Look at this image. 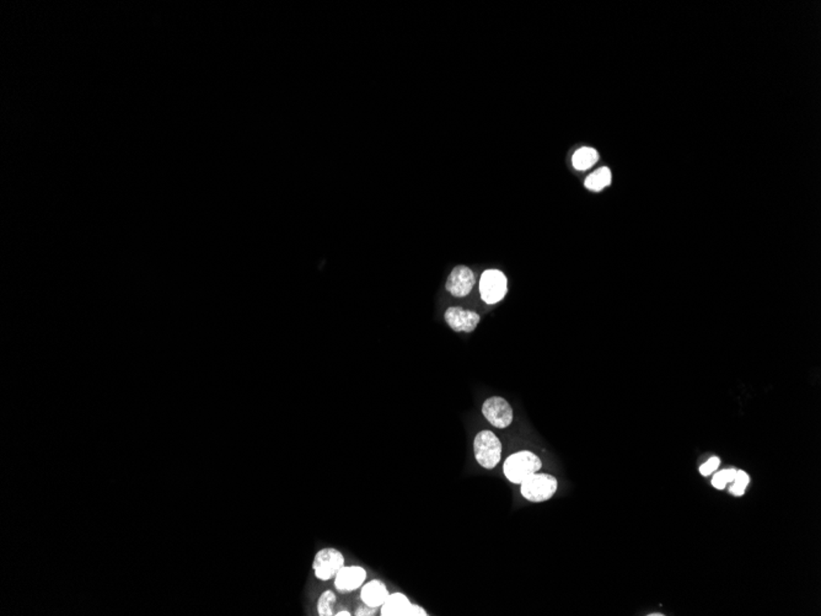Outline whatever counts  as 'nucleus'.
<instances>
[{
	"instance_id": "nucleus-1",
	"label": "nucleus",
	"mask_w": 821,
	"mask_h": 616,
	"mask_svg": "<svg viewBox=\"0 0 821 616\" xmlns=\"http://www.w3.org/2000/svg\"><path fill=\"white\" fill-rule=\"evenodd\" d=\"M541 467H543V461L535 453L530 451H522L508 456L507 460L504 461V465H503V472H504V476L507 477L508 481L515 484V485H520L524 480L528 479L529 476L534 475L541 470Z\"/></svg>"
},
{
	"instance_id": "nucleus-2",
	"label": "nucleus",
	"mask_w": 821,
	"mask_h": 616,
	"mask_svg": "<svg viewBox=\"0 0 821 616\" xmlns=\"http://www.w3.org/2000/svg\"><path fill=\"white\" fill-rule=\"evenodd\" d=\"M558 488L557 479L550 474L536 472L520 484V493L529 502L541 503L552 498Z\"/></svg>"
},
{
	"instance_id": "nucleus-3",
	"label": "nucleus",
	"mask_w": 821,
	"mask_h": 616,
	"mask_svg": "<svg viewBox=\"0 0 821 616\" xmlns=\"http://www.w3.org/2000/svg\"><path fill=\"white\" fill-rule=\"evenodd\" d=\"M475 459L483 469L492 470L502 458V443L492 431H482L473 441Z\"/></svg>"
},
{
	"instance_id": "nucleus-4",
	"label": "nucleus",
	"mask_w": 821,
	"mask_h": 616,
	"mask_svg": "<svg viewBox=\"0 0 821 616\" xmlns=\"http://www.w3.org/2000/svg\"><path fill=\"white\" fill-rule=\"evenodd\" d=\"M344 565L346 559L342 552L334 547H324L315 555L313 571L319 581L329 582L334 580Z\"/></svg>"
},
{
	"instance_id": "nucleus-5",
	"label": "nucleus",
	"mask_w": 821,
	"mask_h": 616,
	"mask_svg": "<svg viewBox=\"0 0 821 616\" xmlns=\"http://www.w3.org/2000/svg\"><path fill=\"white\" fill-rule=\"evenodd\" d=\"M480 293L487 304L502 301L507 294V277L501 271H484L480 280Z\"/></svg>"
},
{
	"instance_id": "nucleus-6",
	"label": "nucleus",
	"mask_w": 821,
	"mask_h": 616,
	"mask_svg": "<svg viewBox=\"0 0 821 616\" xmlns=\"http://www.w3.org/2000/svg\"><path fill=\"white\" fill-rule=\"evenodd\" d=\"M483 416L493 427L507 428L513 422V409L506 399L493 396L483 402Z\"/></svg>"
},
{
	"instance_id": "nucleus-7",
	"label": "nucleus",
	"mask_w": 821,
	"mask_h": 616,
	"mask_svg": "<svg viewBox=\"0 0 821 616\" xmlns=\"http://www.w3.org/2000/svg\"><path fill=\"white\" fill-rule=\"evenodd\" d=\"M368 573L365 568L359 565H344L339 573L334 576V587L339 594H348L352 591H358L367 581Z\"/></svg>"
},
{
	"instance_id": "nucleus-8",
	"label": "nucleus",
	"mask_w": 821,
	"mask_h": 616,
	"mask_svg": "<svg viewBox=\"0 0 821 616\" xmlns=\"http://www.w3.org/2000/svg\"><path fill=\"white\" fill-rule=\"evenodd\" d=\"M475 286V275L466 266H456L449 275L445 289L455 296L463 298L468 296Z\"/></svg>"
},
{
	"instance_id": "nucleus-9",
	"label": "nucleus",
	"mask_w": 821,
	"mask_h": 616,
	"mask_svg": "<svg viewBox=\"0 0 821 616\" xmlns=\"http://www.w3.org/2000/svg\"><path fill=\"white\" fill-rule=\"evenodd\" d=\"M444 320L455 332H473L480 324L481 317L475 311L465 310L460 306H450L444 313Z\"/></svg>"
},
{
	"instance_id": "nucleus-10",
	"label": "nucleus",
	"mask_w": 821,
	"mask_h": 616,
	"mask_svg": "<svg viewBox=\"0 0 821 616\" xmlns=\"http://www.w3.org/2000/svg\"><path fill=\"white\" fill-rule=\"evenodd\" d=\"M388 596H390V591H388V587L380 580L365 582L363 586L360 587V593H359L362 603L365 605L375 608V609H380V606L383 605Z\"/></svg>"
},
{
	"instance_id": "nucleus-11",
	"label": "nucleus",
	"mask_w": 821,
	"mask_h": 616,
	"mask_svg": "<svg viewBox=\"0 0 821 616\" xmlns=\"http://www.w3.org/2000/svg\"><path fill=\"white\" fill-rule=\"evenodd\" d=\"M411 605H412V603L403 593H400V591H396L393 594L390 593L388 599L385 601L383 605L380 606V615L406 616Z\"/></svg>"
},
{
	"instance_id": "nucleus-12",
	"label": "nucleus",
	"mask_w": 821,
	"mask_h": 616,
	"mask_svg": "<svg viewBox=\"0 0 821 616\" xmlns=\"http://www.w3.org/2000/svg\"><path fill=\"white\" fill-rule=\"evenodd\" d=\"M599 159V154L595 149L592 148H581L578 149L574 156H573L572 163L573 166L577 170H588L589 167H592Z\"/></svg>"
},
{
	"instance_id": "nucleus-13",
	"label": "nucleus",
	"mask_w": 821,
	"mask_h": 616,
	"mask_svg": "<svg viewBox=\"0 0 821 616\" xmlns=\"http://www.w3.org/2000/svg\"><path fill=\"white\" fill-rule=\"evenodd\" d=\"M611 184V171L607 167H602L594 171L585 179V187L590 191H602Z\"/></svg>"
},
{
	"instance_id": "nucleus-14",
	"label": "nucleus",
	"mask_w": 821,
	"mask_h": 616,
	"mask_svg": "<svg viewBox=\"0 0 821 616\" xmlns=\"http://www.w3.org/2000/svg\"><path fill=\"white\" fill-rule=\"evenodd\" d=\"M337 603V596L334 591L327 589V591H323L320 594L319 599H318V615L319 616H334V605Z\"/></svg>"
},
{
	"instance_id": "nucleus-15",
	"label": "nucleus",
	"mask_w": 821,
	"mask_h": 616,
	"mask_svg": "<svg viewBox=\"0 0 821 616\" xmlns=\"http://www.w3.org/2000/svg\"><path fill=\"white\" fill-rule=\"evenodd\" d=\"M737 475V470L735 469H727V470L719 471L717 472L716 475L713 476L712 479V485L717 490H724L728 484L734 481Z\"/></svg>"
},
{
	"instance_id": "nucleus-16",
	"label": "nucleus",
	"mask_w": 821,
	"mask_h": 616,
	"mask_svg": "<svg viewBox=\"0 0 821 616\" xmlns=\"http://www.w3.org/2000/svg\"><path fill=\"white\" fill-rule=\"evenodd\" d=\"M749 482H750V476L747 475L745 471L737 470L735 479L732 482L733 485L731 487V492H732L734 496H742L745 493V491H747Z\"/></svg>"
},
{
	"instance_id": "nucleus-17",
	"label": "nucleus",
	"mask_w": 821,
	"mask_h": 616,
	"mask_svg": "<svg viewBox=\"0 0 821 616\" xmlns=\"http://www.w3.org/2000/svg\"><path fill=\"white\" fill-rule=\"evenodd\" d=\"M719 465H721V459L718 456H712L710 460H707L705 464L700 466V472L702 476L712 475L716 472Z\"/></svg>"
},
{
	"instance_id": "nucleus-18",
	"label": "nucleus",
	"mask_w": 821,
	"mask_h": 616,
	"mask_svg": "<svg viewBox=\"0 0 821 616\" xmlns=\"http://www.w3.org/2000/svg\"><path fill=\"white\" fill-rule=\"evenodd\" d=\"M376 610H378V609H375V608H372V606L365 605V604H363V605L358 606V608L355 609L353 615L374 616L375 615Z\"/></svg>"
},
{
	"instance_id": "nucleus-19",
	"label": "nucleus",
	"mask_w": 821,
	"mask_h": 616,
	"mask_svg": "<svg viewBox=\"0 0 821 616\" xmlns=\"http://www.w3.org/2000/svg\"><path fill=\"white\" fill-rule=\"evenodd\" d=\"M406 616H428L427 610L417 604H412L411 608L408 609L407 615Z\"/></svg>"
},
{
	"instance_id": "nucleus-20",
	"label": "nucleus",
	"mask_w": 821,
	"mask_h": 616,
	"mask_svg": "<svg viewBox=\"0 0 821 616\" xmlns=\"http://www.w3.org/2000/svg\"><path fill=\"white\" fill-rule=\"evenodd\" d=\"M352 615H353V614H352V612H351V611H349V610H346V609H344V610L336 611V612H334V616H352Z\"/></svg>"
}]
</instances>
